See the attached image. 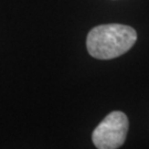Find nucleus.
<instances>
[{
	"label": "nucleus",
	"instance_id": "f257e3e1",
	"mask_svg": "<svg viewBox=\"0 0 149 149\" xmlns=\"http://www.w3.org/2000/svg\"><path fill=\"white\" fill-rule=\"evenodd\" d=\"M137 41L134 28L119 23L101 24L93 28L86 39V48L91 56L111 60L125 54Z\"/></svg>",
	"mask_w": 149,
	"mask_h": 149
},
{
	"label": "nucleus",
	"instance_id": "f03ea898",
	"mask_svg": "<svg viewBox=\"0 0 149 149\" xmlns=\"http://www.w3.org/2000/svg\"><path fill=\"white\" fill-rule=\"evenodd\" d=\"M129 122L126 114L119 111L109 113L92 134V140L98 149L120 148L128 133Z\"/></svg>",
	"mask_w": 149,
	"mask_h": 149
}]
</instances>
